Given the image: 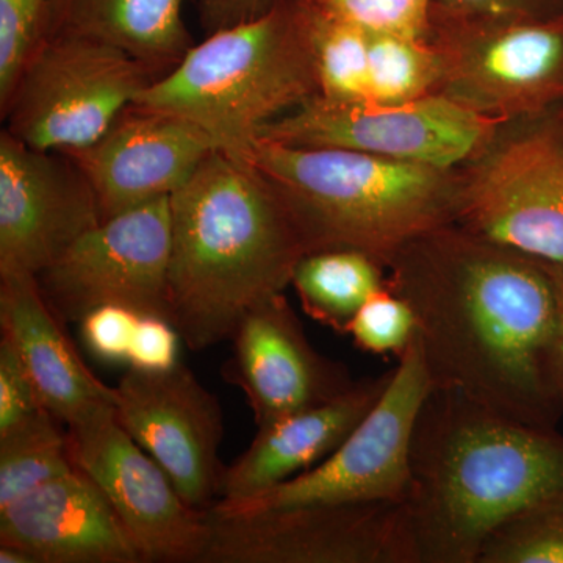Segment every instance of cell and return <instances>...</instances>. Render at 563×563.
Listing matches in <instances>:
<instances>
[{
	"label": "cell",
	"instance_id": "cell-1",
	"mask_svg": "<svg viewBox=\"0 0 563 563\" xmlns=\"http://www.w3.org/2000/svg\"><path fill=\"white\" fill-rule=\"evenodd\" d=\"M385 285L412 309L432 387L558 428L563 412L550 373L558 287L550 265L450 224L396 252Z\"/></svg>",
	"mask_w": 563,
	"mask_h": 563
},
{
	"label": "cell",
	"instance_id": "cell-2",
	"mask_svg": "<svg viewBox=\"0 0 563 563\" xmlns=\"http://www.w3.org/2000/svg\"><path fill=\"white\" fill-rule=\"evenodd\" d=\"M402 506L418 563H477L526 504L563 487V433L432 387L415 422Z\"/></svg>",
	"mask_w": 563,
	"mask_h": 563
},
{
	"label": "cell",
	"instance_id": "cell-3",
	"mask_svg": "<svg viewBox=\"0 0 563 563\" xmlns=\"http://www.w3.org/2000/svg\"><path fill=\"white\" fill-rule=\"evenodd\" d=\"M169 203V321L190 350H209L291 285L306 246L272 181L225 151L211 152Z\"/></svg>",
	"mask_w": 563,
	"mask_h": 563
},
{
	"label": "cell",
	"instance_id": "cell-4",
	"mask_svg": "<svg viewBox=\"0 0 563 563\" xmlns=\"http://www.w3.org/2000/svg\"><path fill=\"white\" fill-rule=\"evenodd\" d=\"M247 158L279 192L307 254L358 251L385 268L407 243L457 214L459 168L266 140Z\"/></svg>",
	"mask_w": 563,
	"mask_h": 563
},
{
	"label": "cell",
	"instance_id": "cell-5",
	"mask_svg": "<svg viewBox=\"0 0 563 563\" xmlns=\"http://www.w3.org/2000/svg\"><path fill=\"white\" fill-rule=\"evenodd\" d=\"M317 95L306 0H276L257 20L192 44L135 103L187 118L209 133L218 150L247 158L268 122Z\"/></svg>",
	"mask_w": 563,
	"mask_h": 563
},
{
	"label": "cell",
	"instance_id": "cell-6",
	"mask_svg": "<svg viewBox=\"0 0 563 563\" xmlns=\"http://www.w3.org/2000/svg\"><path fill=\"white\" fill-rule=\"evenodd\" d=\"M443 74L435 95L503 122L563 113V9L520 16L432 10Z\"/></svg>",
	"mask_w": 563,
	"mask_h": 563
},
{
	"label": "cell",
	"instance_id": "cell-7",
	"mask_svg": "<svg viewBox=\"0 0 563 563\" xmlns=\"http://www.w3.org/2000/svg\"><path fill=\"white\" fill-rule=\"evenodd\" d=\"M459 177L457 228L563 266V113L504 122Z\"/></svg>",
	"mask_w": 563,
	"mask_h": 563
},
{
	"label": "cell",
	"instance_id": "cell-8",
	"mask_svg": "<svg viewBox=\"0 0 563 563\" xmlns=\"http://www.w3.org/2000/svg\"><path fill=\"white\" fill-rule=\"evenodd\" d=\"M157 79L150 66L110 44L44 35L0 106L5 131L33 150H84Z\"/></svg>",
	"mask_w": 563,
	"mask_h": 563
},
{
	"label": "cell",
	"instance_id": "cell-9",
	"mask_svg": "<svg viewBox=\"0 0 563 563\" xmlns=\"http://www.w3.org/2000/svg\"><path fill=\"white\" fill-rule=\"evenodd\" d=\"M202 563H418L402 503H317L258 512L209 509Z\"/></svg>",
	"mask_w": 563,
	"mask_h": 563
},
{
	"label": "cell",
	"instance_id": "cell-10",
	"mask_svg": "<svg viewBox=\"0 0 563 563\" xmlns=\"http://www.w3.org/2000/svg\"><path fill=\"white\" fill-rule=\"evenodd\" d=\"M503 124L439 95L402 103L333 101L317 95L268 122L258 140L459 168Z\"/></svg>",
	"mask_w": 563,
	"mask_h": 563
},
{
	"label": "cell",
	"instance_id": "cell-11",
	"mask_svg": "<svg viewBox=\"0 0 563 563\" xmlns=\"http://www.w3.org/2000/svg\"><path fill=\"white\" fill-rule=\"evenodd\" d=\"M431 388L415 335L379 401L335 453L272 490L244 501H217L210 510L244 514L317 503H402L415 422Z\"/></svg>",
	"mask_w": 563,
	"mask_h": 563
},
{
	"label": "cell",
	"instance_id": "cell-12",
	"mask_svg": "<svg viewBox=\"0 0 563 563\" xmlns=\"http://www.w3.org/2000/svg\"><path fill=\"white\" fill-rule=\"evenodd\" d=\"M172 203L157 199L107 218L36 279L65 324L102 306L169 320Z\"/></svg>",
	"mask_w": 563,
	"mask_h": 563
},
{
	"label": "cell",
	"instance_id": "cell-13",
	"mask_svg": "<svg viewBox=\"0 0 563 563\" xmlns=\"http://www.w3.org/2000/svg\"><path fill=\"white\" fill-rule=\"evenodd\" d=\"M74 465L101 488L143 562H203L209 510L181 498L172 477L114 417V407L68 428Z\"/></svg>",
	"mask_w": 563,
	"mask_h": 563
},
{
	"label": "cell",
	"instance_id": "cell-14",
	"mask_svg": "<svg viewBox=\"0 0 563 563\" xmlns=\"http://www.w3.org/2000/svg\"><path fill=\"white\" fill-rule=\"evenodd\" d=\"M113 391L122 429L165 470L185 501L209 510L220 498L225 468L217 396L181 363L158 373L129 368Z\"/></svg>",
	"mask_w": 563,
	"mask_h": 563
},
{
	"label": "cell",
	"instance_id": "cell-15",
	"mask_svg": "<svg viewBox=\"0 0 563 563\" xmlns=\"http://www.w3.org/2000/svg\"><path fill=\"white\" fill-rule=\"evenodd\" d=\"M103 221L90 181L65 152L0 135V274L38 276Z\"/></svg>",
	"mask_w": 563,
	"mask_h": 563
},
{
	"label": "cell",
	"instance_id": "cell-16",
	"mask_svg": "<svg viewBox=\"0 0 563 563\" xmlns=\"http://www.w3.org/2000/svg\"><path fill=\"white\" fill-rule=\"evenodd\" d=\"M217 150L209 133L187 118L132 103L101 139L65 154L90 181L107 220L172 198Z\"/></svg>",
	"mask_w": 563,
	"mask_h": 563
},
{
	"label": "cell",
	"instance_id": "cell-17",
	"mask_svg": "<svg viewBox=\"0 0 563 563\" xmlns=\"http://www.w3.org/2000/svg\"><path fill=\"white\" fill-rule=\"evenodd\" d=\"M222 365L225 383L246 396L255 424H269L350 390L346 366L320 354L284 292L244 314Z\"/></svg>",
	"mask_w": 563,
	"mask_h": 563
},
{
	"label": "cell",
	"instance_id": "cell-18",
	"mask_svg": "<svg viewBox=\"0 0 563 563\" xmlns=\"http://www.w3.org/2000/svg\"><path fill=\"white\" fill-rule=\"evenodd\" d=\"M0 543L35 563L143 562L101 488L77 466L0 509Z\"/></svg>",
	"mask_w": 563,
	"mask_h": 563
},
{
	"label": "cell",
	"instance_id": "cell-19",
	"mask_svg": "<svg viewBox=\"0 0 563 563\" xmlns=\"http://www.w3.org/2000/svg\"><path fill=\"white\" fill-rule=\"evenodd\" d=\"M0 329L20 355L41 402L63 424L69 428L114 407L113 387L81 361L33 274H0Z\"/></svg>",
	"mask_w": 563,
	"mask_h": 563
},
{
	"label": "cell",
	"instance_id": "cell-20",
	"mask_svg": "<svg viewBox=\"0 0 563 563\" xmlns=\"http://www.w3.org/2000/svg\"><path fill=\"white\" fill-rule=\"evenodd\" d=\"M393 369L355 380L336 398L257 428L250 448L225 466L218 501L254 498L325 461L372 412Z\"/></svg>",
	"mask_w": 563,
	"mask_h": 563
},
{
	"label": "cell",
	"instance_id": "cell-21",
	"mask_svg": "<svg viewBox=\"0 0 563 563\" xmlns=\"http://www.w3.org/2000/svg\"><path fill=\"white\" fill-rule=\"evenodd\" d=\"M185 0H46L44 35L65 33L110 44L165 76L192 47ZM43 35V36H44Z\"/></svg>",
	"mask_w": 563,
	"mask_h": 563
},
{
	"label": "cell",
	"instance_id": "cell-22",
	"mask_svg": "<svg viewBox=\"0 0 563 563\" xmlns=\"http://www.w3.org/2000/svg\"><path fill=\"white\" fill-rule=\"evenodd\" d=\"M303 313L346 335L352 318L385 285V268L369 255L351 250L310 252L291 279Z\"/></svg>",
	"mask_w": 563,
	"mask_h": 563
},
{
	"label": "cell",
	"instance_id": "cell-23",
	"mask_svg": "<svg viewBox=\"0 0 563 563\" xmlns=\"http://www.w3.org/2000/svg\"><path fill=\"white\" fill-rule=\"evenodd\" d=\"M62 424L44 410L0 437V509L76 468Z\"/></svg>",
	"mask_w": 563,
	"mask_h": 563
},
{
	"label": "cell",
	"instance_id": "cell-24",
	"mask_svg": "<svg viewBox=\"0 0 563 563\" xmlns=\"http://www.w3.org/2000/svg\"><path fill=\"white\" fill-rule=\"evenodd\" d=\"M320 95L333 101H372L368 33L306 0Z\"/></svg>",
	"mask_w": 563,
	"mask_h": 563
},
{
	"label": "cell",
	"instance_id": "cell-25",
	"mask_svg": "<svg viewBox=\"0 0 563 563\" xmlns=\"http://www.w3.org/2000/svg\"><path fill=\"white\" fill-rule=\"evenodd\" d=\"M368 62L372 101H417L435 95L442 80V57L429 40L368 33Z\"/></svg>",
	"mask_w": 563,
	"mask_h": 563
},
{
	"label": "cell",
	"instance_id": "cell-26",
	"mask_svg": "<svg viewBox=\"0 0 563 563\" xmlns=\"http://www.w3.org/2000/svg\"><path fill=\"white\" fill-rule=\"evenodd\" d=\"M477 563H563V487L504 520L485 540Z\"/></svg>",
	"mask_w": 563,
	"mask_h": 563
},
{
	"label": "cell",
	"instance_id": "cell-27",
	"mask_svg": "<svg viewBox=\"0 0 563 563\" xmlns=\"http://www.w3.org/2000/svg\"><path fill=\"white\" fill-rule=\"evenodd\" d=\"M346 335L363 352L399 358L417 335V321L409 303L384 285L352 318Z\"/></svg>",
	"mask_w": 563,
	"mask_h": 563
},
{
	"label": "cell",
	"instance_id": "cell-28",
	"mask_svg": "<svg viewBox=\"0 0 563 563\" xmlns=\"http://www.w3.org/2000/svg\"><path fill=\"white\" fill-rule=\"evenodd\" d=\"M320 9L366 33L429 40L433 0H313Z\"/></svg>",
	"mask_w": 563,
	"mask_h": 563
},
{
	"label": "cell",
	"instance_id": "cell-29",
	"mask_svg": "<svg viewBox=\"0 0 563 563\" xmlns=\"http://www.w3.org/2000/svg\"><path fill=\"white\" fill-rule=\"evenodd\" d=\"M46 0H0V106L44 35Z\"/></svg>",
	"mask_w": 563,
	"mask_h": 563
},
{
	"label": "cell",
	"instance_id": "cell-30",
	"mask_svg": "<svg viewBox=\"0 0 563 563\" xmlns=\"http://www.w3.org/2000/svg\"><path fill=\"white\" fill-rule=\"evenodd\" d=\"M141 313L129 307L102 306L79 321L81 343L96 361L128 365Z\"/></svg>",
	"mask_w": 563,
	"mask_h": 563
},
{
	"label": "cell",
	"instance_id": "cell-31",
	"mask_svg": "<svg viewBox=\"0 0 563 563\" xmlns=\"http://www.w3.org/2000/svg\"><path fill=\"white\" fill-rule=\"evenodd\" d=\"M47 410L7 339H0V437L7 435Z\"/></svg>",
	"mask_w": 563,
	"mask_h": 563
},
{
	"label": "cell",
	"instance_id": "cell-32",
	"mask_svg": "<svg viewBox=\"0 0 563 563\" xmlns=\"http://www.w3.org/2000/svg\"><path fill=\"white\" fill-rule=\"evenodd\" d=\"M180 340L172 321L157 314H141L129 352V368L146 373L168 372L179 363Z\"/></svg>",
	"mask_w": 563,
	"mask_h": 563
},
{
	"label": "cell",
	"instance_id": "cell-33",
	"mask_svg": "<svg viewBox=\"0 0 563 563\" xmlns=\"http://www.w3.org/2000/svg\"><path fill=\"white\" fill-rule=\"evenodd\" d=\"M563 9V0H433L432 10L455 16H520Z\"/></svg>",
	"mask_w": 563,
	"mask_h": 563
},
{
	"label": "cell",
	"instance_id": "cell-34",
	"mask_svg": "<svg viewBox=\"0 0 563 563\" xmlns=\"http://www.w3.org/2000/svg\"><path fill=\"white\" fill-rule=\"evenodd\" d=\"M199 20L207 35L257 20L276 0H196Z\"/></svg>",
	"mask_w": 563,
	"mask_h": 563
},
{
	"label": "cell",
	"instance_id": "cell-35",
	"mask_svg": "<svg viewBox=\"0 0 563 563\" xmlns=\"http://www.w3.org/2000/svg\"><path fill=\"white\" fill-rule=\"evenodd\" d=\"M551 268H553L555 287H558V322H555L554 343L551 350L550 373L555 398L563 412V266H551Z\"/></svg>",
	"mask_w": 563,
	"mask_h": 563
},
{
	"label": "cell",
	"instance_id": "cell-36",
	"mask_svg": "<svg viewBox=\"0 0 563 563\" xmlns=\"http://www.w3.org/2000/svg\"><path fill=\"white\" fill-rule=\"evenodd\" d=\"M0 562L2 563H35L31 554L11 544L0 543Z\"/></svg>",
	"mask_w": 563,
	"mask_h": 563
}]
</instances>
